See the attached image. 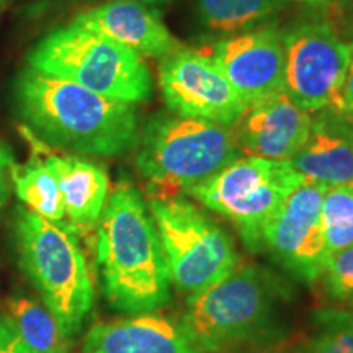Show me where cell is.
<instances>
[{"label":"cell","instance_id":"cell-4","mask_svg":"<svg viewBox=\"0 0 353 353\" xmlns=\"http://www.w3.org/2000/svg\"><path fill=\"white\" fill-rule=\"evenodd\" d=\"M19 263L65 339L72 341L94 307L95 290L79 232L17 206L13 219Z\"/></svg>","mask_w":353,"mask_h":353},{"label":"cell","instance_id":"cell-31","mask_svg":"<svg viewBox=\"0 0 353 353\" xmlns=\"http://www.w3.org/2000/svg\"><path fill=\"white\" fill-rule=\"evenodd\" d=\"M347 121H348V126H350V131H352V136H353V120H348V118H347Z\"/></svg>","mask_w":353,"mask_h":353},{"label":"cell","instance_id":"cell-21","mask_svg":"<svg viewBox=\"0 0 353 353\" xmlns=\"http://www.w3.org/2000/svg\"><path fill=\"white\" fill-rule=\"evenodd\" d=\"M321 221L327 257L353 245V185L325 190Z\"/></svg>","mask_w":353,"mask_h":353},{"label":"cell","instance_id":"cell-16","mask_svg":"<svg viewBox=\"0 0 353 353\" xmlns=\"http://www.w3.org/2000/svg\"><path fill=\"white\" fill-rule=\"evenodd\" d=\"M34 151L44 156V164L56 176L65 210L68 223L79 232L97 228L108 201V175L99 164L74 156H56L48 145L38 141L26 128H21Z\"/></svg>","mask_w":353,"mask_h":353},{"label":"cell","instance_id":"cell-2","mask_svg":"<svg viewBox=\"0 0 353 353\" xmlns=\"http://www.w3.org/2000/svg\"><path fill=\"white\" fill-rule=\"evenodd\" d=\"M97 262L110 306L126 314L156 312L170 303L172 281L161 237L138 188H114L97 224Z\"/></svg>","mask_w":353,"mask_h":353},{"label":"cell","instance_id":"cell-13","mask_svg":"<svg viewBox=\"0 0 353 353\" xmlns=\"http://www.w3.org/2000/svg\"><path fill=\"white\" fill-rule=\"evenodd\" d=\"M311 123V113L276 92L247 108L231 128L245 157L291 162L307 141Z\"/></svg>","mask_w":353,"mask_h":353},{"label":"cell","instance_id":"cell-7","mask_svg":"<svg viewBox=\"0 0 353 353\" xmlns=\"http://www.w3.org/2000/svg\"><path fill=\"white\" fill-rule=\"evenodd\" d=\"M304 182V176L288 161L239 157L187 193L231 221L242 242L259 252L263 250L268 224Z\"/></svg>","mask_w":353,"mask_h":353},{"label":"cell","instance_id":"cell-15","mask_svg":"<svg viewBox=\"0 0 353 353\" xmlns=\"http://www.w3.org/2000/svg\"><path fill=\"white\" fill-rule=\"evenodd\" d=\"M74 20L141 57H165L180 48L156 8L144 3L110 0L79 13Z\"/></svg>","mask_w":353,"mask_h":353},{"label":"cell","instance_id":"cell-30","mask_svg":"<svg viewBox=\"0 0 353 353\" xmlns=\"http://www.w3.org/2000/svg\"><path fill=\"white\" fill-rule=\"evenodd\" d=\"M128 2H138V3H144V6L157 7V6H164V3L170 2V0H128Z\"/></svg>","mask_w":353,"mask_h":353},{"label":"cell","instance_id":"cell-18","mask_svg":"<svg viewBox=\"0 0 353 353\" xmlns=\"http://www.w3.org/2000/svg\"><path fill=\"white\" fill-rule=\"evenodd\" d=\"M283 7V0H193L198 23L213 37L260 28Z\"/></svg>","mask_w":353,"mask_h":353},{"label":"cell","instance_id":"cell-22","mask_svg":"<svg viewBox=\"0 0 353 353\" xmlns=\"http://www.w3.org/2000/svg\"><path fill=\"white\" fill-rule=\"evenodd\" d=\"M298 353H353V311L330 307L317 312L314 334Z\"/></svg>","mask_w":353,"mask_h":353},{"label":"cell","instance_id":"cell-11","mask_svg":"<svg viewBox=\"0 0 353 353\" xmlns=\"http://www.w3.org/2000/svg\"><path fill=\"white\" fill-rule=\"evenodd\" d=\"M327 187L304 182L268 224L263 250L303 283L321 280L327 262L321 210Z\"/></svg>","mask_w":353,"mask_h":353},{"label":"cell","instance_id":"cell-6","mask_svg":"<svg viewBox=\"0 0 353 353\" xmlns=\"http://www.w3.org/2000/svg\"><path fill=\"white\" fill-rule=\"evenodd\" d=\"M26 63L46 76L126 103L148 101L152 95L151 72L143 57L76 20L38 41Z\"/></svg>","mask_w":353,"mask_h":353},{"label":"cell","instance_id":"cell-25","mask_svg":"<svg viewBox=\"0 0 353 353\" xmlns=\"http://www.w3.org/2000/svg\"><path fill=\"white\" fill-rule=\"evenodd\" d=\"M0 353H23L19 332L8 314H0Z\"/></svg>","mask_w":353,"mask_h":353},{"label":"cell","instance_id":"cell-27","mask_svg":"<svg viewBox=\"0 0 353 353\" xmlns=\"http://www.w3.org/2000/svg\"><path fill=\"white\" fill-rule=\"evenodd\" d=\"M329 12H332V21H329L330 25L342 23L337 28L339 33L342 34L345 30L353 34V0H339Z\"/></svg>","mask_w":353,"mask_h":353},{"label":"cell","instance_id":"cell-23","mask_svg":"<svg viewBox=\"0 0 353 353\" xmlns=\"http://www.w3.org/2000/svg\"><path fill=\"white\" fill-rule=\"evenodd\" d=\"M321 280L329 299L353 306V245L329 255Z\"/></svg>","mask_w":353,"mask_h":353},{"label":"cell","instance_id":"cell-1","mask_svg":"<svg viewBox=\"0 0 353 353\" xmlns=\"http://www.w3.org/2000/svg\"><path fill=\"white\" fill-rule=\"evenodd\" d=\"M13 95L23 128L48 148L113 157L138 144V110L132 103L32 68L19 74Z\"/></svg>","mask_w":353,"mask_h":353},{"label":"cell","instance_id":"cell-5","mask_svg":"<svg viewBox=\"0 0 353 353\" xmlns=\"http://www.w3.org/2000/svg\"><path fill=\"white\" fill-rule=\"evenodd\" d=\"M138 143L136 167L151 200L180 196L241 156L231 126L174 113L149 118Z\"/></svg>","mask_w":353,"mask_h":353},{"label":"cell","instance_id":"cell-12","mask_svg":"<svg viewBox=\"0 0 353 353\" xmlns=\"http://www.w3.org/2000/svg\"><path fill=\"white\" fill-rule=\"evenodd\" d=\"M211 57L247 108L283 92V33L276 28L260 26L219 39Z\"/></svg>","mask_w":353,"mask_h":353},{"label":"cell","instance_id":"cell-10","mask_svg":"<svg viewBox=\"0 0 353 353\" xmlns=\"http://www.w3.org/2000/svg\"><path fill=\"white\" fill-rule=\"evenodd\" d=\"M159 85L167 108L174 114L232 126L247 105L208 54L176 50L162 57Z\"/></svg>","mask_w":353,"mask_h":353},{"label":"cell","instance_id":"cell-9","mask_svg":"<svg viewBox=\"0 0 353 353\" xmlns=\"http://www.w3.org/2000/svg\"><path fill=\"white\" fill-rule=\"evenodd\" d=\"M283 92L309 113L337 112L350 61V43L325 21H307L283 33Z\"/></svg>","mask_w":353,"mask_h":353},{"label":"cell","instance_id":"cell-28","mask_svg":"<svg viewBox=\"0 0 353 353\" xmlns=\"http://www.w3.org/2000/svg\"><path fill=\"white\" fill-rule=\"evenodd\" d=\"M231 353H298V347H288L283 343H267V345L249 347L244 352H231Z\"/></svg>","mask_w":353,"mask_h":353},{"label":"cell","instance_id":"cell-24","mask_svg":"<svg viewBox=\"0 0 353 353\" xmlns=\"http://www.w3.org/2000/svg\"><path fill=\"white\" fill-rule=\"evenodd\" d=\"M15 154L13 149L3 141H0V216L6 210L8 198L13 188V167H15Z\"/></svg>","mask_w":353,"mask_h":353},{"label":"cell","instance_id":"cell-29","mask_svg":"<svg viewBox=\"0 0 353 353\" xmlns=\"http://www.w3.org/2000/svg\"><path fill=\"white\" fill-rule=\"evenodd\" d=\"M285 2V0H283ZM293 2H301L304 6L314 7V8H322V10H330L339 0H293Z\"/></svg>","mask_w":353,"mask_h":353},{"label":"cell","instance_id":"cell-32","mask_svg":"<svg viewBox=\"0 0 353 353\" xmlns=\"http://www.w3.org/2000/svg\"><path fill=\"white\" fill-rule=\"evenodd\" d=\"M3 6H6V0H0V12H2Z\"/></svg>","mask_w":353,"mask_h":353},{"label":"cell","instance_id":"cell-14","mask_svg":"<svg viewBox=\"0 0 353 353\" xmlns=\"http://www.w3.org/2000/svg\"><path fill=\"white\" fill-rule=\"evenodd\" d=\"M79 353H203L180 319L154 312L100 322Z\"/></svg>","mask_w":353,"mask_h":353},{"label":"cell","instance_id":"cell-8","mask_svg":"<svg viewBox=\"0 0 353 353\" xmlns=\"http://www.w3.org/2000/svg\"><path fill=\"white\" fill-rule=\"evenodd\" d=\"M170 281L180 293L192 294L224 280L239 267L231 236L208 213L182 196L149 200Z\"/></svg>","mask_w":353,"mask_h":353},{"label":"cell","instance_id":"cell-20","mask_svg":"<svg viewBox=\"0 0 353 353\" xmlns=\"http://www.w3.org/2000/svg\"><path fill=\"white\" fill-rule=\"evenodd\" d=\"M13 188L26 210L33 211L44 219L63 223L65 210L56 176L51 174L41 154L33 151L26 164L13 167Z\"/></svg>","mask_w":353,"mask_h":353},{"label":"cell","instance_id":"cell-26","mask_svg":"<svg viewBox=\"0 0 353 353\" xmlns=\"http://www.w3.org/2000/svg\"><path fill=\"white\" fill-rule=\"evenodd\" d=\"M337 113H341L348 120H353V41L350 43V61H348L347 74L343 79Z\"/></svg>","mask_w":353,"mask_h":353},{"label":"cell","instance_id":"cell-19","mask_svg":"<svg viewBox=\"0 0 353 353\" xmlns=\"http://www.w3.org/2000/svg\"><path fill=\"white\" fill-rule=\"evenodd\" d=\"M7 307L23 353H70V341L43 303L28 294H15L8 298Z\"/></svg>","mask_w":353,"mask_h":353},{"label":"cell","instance_id":"cell-3","mask_svg":"<svg viewBox=\"0 0 353 353\" xmlns=\"http://www.w3.org/2000/svg\"><path fill=\"white\" fill-rule=\"evenodd\" d=\"M288 298L286 286L273 273L242 265L188 296L180 321L203 353H231L278 337V312Z\"/></svg>","mask_w":353,"mask_h":353},{"label":"cell","instance_id":"cell-17","mask_svg":"<svg viewBox=\"0 0 353 353\" xmlns=\"http://www.w3.org/2000/svg\"><path fill=\"white\" fill-rule=\"evenodd\" d=\"M291 164L309 183L353 185V136L347 118L332 110L316 112L307 141Z\"/></svg>","mask_w":353,"mask_h":353}]
</instances>
